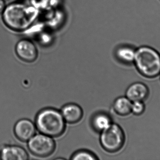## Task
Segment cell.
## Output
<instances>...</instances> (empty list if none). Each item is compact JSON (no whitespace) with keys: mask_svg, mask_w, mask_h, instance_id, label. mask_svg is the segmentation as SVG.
<instances>
[{"mask_svg":"<svg viewBox=\"0 0 160 160\" xmlns=\"http://www.w3.org/2000/svg\"><path fill=\"white\" fill-rule=\"evenodd\" d=\"M2 15L7 27L15 32H21L32 25L38 17V9L21 2H12L6 5Z\"/></svg>","mask_w":160,"mask_h":160,"instance_id":"obj_1","label":"cell"},{"mask_svg":"<svg viewBox=\"0 0 160 160\" xmlns=\"http://www.w3.org/2000/svg\"><path fill=\"white\" fill-rule=\"evenodd\" d=\"M37 129L52 138L62 136L66 130V122L61 112L53 108H45L37 115L35 119Z\"/></svg>","mask_w":160,"mask_h":160,"instance_id":"obj_2","label":"cell"},{"mask_svg":"<svg viewBox=\"0 0 160 160\" xmlns=\"http://www.w3.org/2000/svg\"><path fill=\"white\" fill-rule=\"evenodd\" d=\"M133 64L145 78H157L160 74V53L150 46H141L136 49Z\"/></svg>","mask_w":160,"mask_h":160,"instance_id":"obj_3","label":"cell"},{"mask_svg":"<svg viewBox=\"0 0 160 160\" xmlns=\"http://www.w3.org/2000/svg\"><path fill=\"white\" fill-rule=\"evenodd\" d=\"M125 141V132L118 124L112 123L101 132V145L105 151L109 153H115L121 150L124 147Z\"/></svg>","mask_w":160,"mask_h":160,"instance_id":"obj_4","label":"cell"},{"mask_svg":"<svg viewBox=\"0 0 160 160\" xmlns=\"http://www.w3.org/2000/svg\"><path fill=\"white\" fill-rule=\"evenodd\" d=\"M30 152L36 157H46L55 151L56 143L52 137L43 133L35 134L28 141Z\"/></svg>","mask_w":160,"mask_h":160,"instance_id":"obj_5","label":"cell"},{"mask_svg":"<svg viewBox=\"0 0 160 160\" xmlns=\"http://www.w3.org/2000/svg\"><path fill=\"white\" fill-rule=\"evenodd\" d=\"M15 52L21 60L26 63H32L38 56V51L32 41L27 39L19 40L15 46Z\"/></svg>","mask_w":160,"mask_h":160,"instance_id":"obj_6","label":"cell"},{"mask_svg":"<svg viewBox=\"0 0 160 160\" xmlns=\"http://www.w3.org/2000/svg\"><path fill=\"white\" fill-rule=\"evenodd\" d=\"M36 127L31 120L26 118L20 119L15 124V136L21 142H28L35 134Z\"/></svg>","mask_w":160,"mask_h":160,"instance_id":"obj_7","label":"cell"},{"mask_svg":"<svg viewBox=\"0 0 160 160\" xmlns=\"http://www.w3.org/2000/svg\"><path fill=\"white\" fill-rule=\"evenodd\" d=\"M150 94L148 86L142 82H136L132 84L126 91V96L132 102L143 101L148 98Z\"/></svg>","mask_w":160,"mask_h":160,"instance_id":"obj_8","label":"cell"},{"mask_svg":"<svg viewBox=\"0 0 160 160\" xmlns=\"http://www.w3.org/2000/svg\"><path fill=\"white\" fill-rule=\"evenodd\" d=\"M0 159L2 160H27L29 159V155L26 150L20 146H5L0 150Z\"/></svg>","mask_w":160,"mask_h":160,"instance_id":"obj_9","label":"cell"},{"mask_svg":"<svg viewBox=\"0 0 160 160\" xmlns=\"http://www.w3.org/2000/svg\"><path fill=\"white\" fill-rule=\"evenodd\" d=\"M66 123L74 124L79 122L83 117L82 110L78 104L68 103L65 105L61 111Z\"/></svg>","mask_w":160,"mask_h":160,"instance_id":"obj_10","label":"cell"},{"mask_svg":"<svg viewBox=\"0 0 160 160\" xmlns=\"http://www.w3.org/2000/svg\"><path fill=\"white\" fill-rule=\"evenodd\" d=\"M136 48L133 46L125 45L117 49L116 56L119 62L126 65L133 64L136 53Z\"/></svg>","mask_w":160,"mask_h":160,"instance_id":"obj_11","label":"cell"},{"mask_svg":"<svg viewBox=\"0 0 160 160\" xmlns=\"http://www.w3.org/2000/svg\"><path fill=\"white\" fill-rule=\"evenodd\" d=\"M112 123L111 116L104 112L95 114L91 119V125L96 131L101 132Z\"/></svg>","mask_w":160,"mask_h":160,"instance_id":"obj_12","label":"cell"},{"mask_svg":"<svg viewBox=\"0 0 160 160\" xmlns=\"http://www.w3.org/2000/svg\"><path fill=\"white\" fill-rule=\"evenodd\" d=\"M132 102L128 98L120 96L114 101L113 109L115 112L120 116H127L131 113Z\"/></svg>","mask_w":160,"mask_h":160,"instance_id":"obj_13","label":"cell"},{"mask_svg":"<svg viewBox=\"0 0 160 160\" xmlns=\"http://www.w3.org/2000/svg\"><path fill=\"white\" fill-rule=\"evenodd\" d=\"M70 159L72 160H98L97 156L90 151L85 150H79L72 155Z\"/></svg>","mask_w":160,"mask_h":160,"instance_id":"obj_14","label":"cell"},{"mask_svg":"<svg viewBox=\"0 0 160 160\" xmlns=\"http://www.w3.org/2000/svg\"><path fill=\"white\" fill-rule=\"evenodd\" d=\"M145 104L143 101H132V103L131 113L135 116L142 115L145 111Z\"/></svg>","mask_w":160,"mask_h":160,"instance_id":"obj_15","label":"cell"},{"mask_svg":"<svg viewBox=\"0 0 160 160\" xmlns=\"http://www.w3.org/2000/svg\"><path fill=\"white\" fill-rule=\"evenodd\" d=\"M32 5L38 9L46 7L50 3V0H31Z\"/></svg>","mask_w":160,"mask_h":160,"instance_id":"obj_16","label":"cell"},{"mask_svg":"<svg viewBox=\"0 0 160 160\" xmlns=\"http://www.w3.org/2000/svg\"><path fill=\"white\" fill-rule=\"evenodd\" d=\"M6 6L4 0H0V15H2Z\"/></svg>","mask_w":160,"mask_h":160,"instance_id":"obj_17","label":"cell"},{"mask_svg":"<svg viewBox=\"0 0 160 160\" xmlns=\"http://www.w3.org/2000/svg\"><path fill=\"white\" fill-rule=\"evenodd\" d=\"M48 36L47 34L43 35V36H42L43 38H41V40H42L44 43H47V42H49L50 40V38Z\"/></svg>","mask_w":160,"mask_h":160,"instance_id":"obj_18","label":"cell"},{"mask_svg":"<svg viewBox=\"0 0 160 160\" xmlns=\"http://www.w3.org/2000/svg\"></svg>","mask_w":160,"mask_h":160,"instance_id":"obj_19","label":"cell"}]
</instances>
